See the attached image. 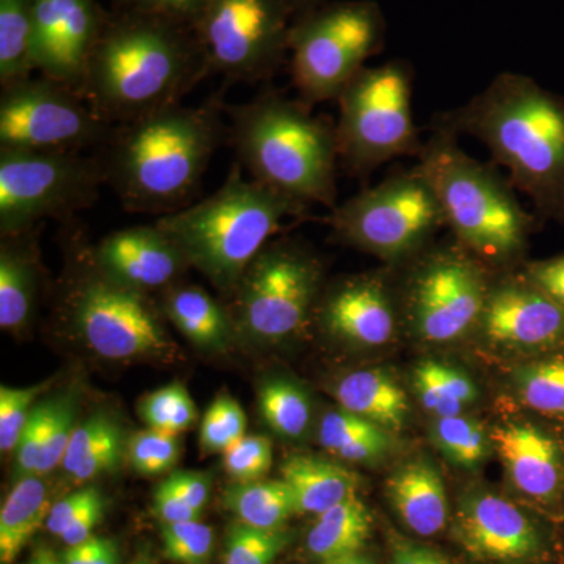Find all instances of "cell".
Segmentation results:
<instances>
[{
    "mask_svg": "<svg viewBox=\"0 0 564 564\" xmlns=\"http://www.w3.org/2000/svg\"><path fill=\"white\" fill-rule=\"evenodd\" d=\"M209 74L191 25L121 11L96 43L82 96L104 121L129 124L181 104Z\"/></svg>",
    "mask_w": 564,
    "mask_h": 564,
    "instance_id": "6da1fadb",
    "label": "cell"
},
{
    "mask_svg": "<svg viewBox=\"0 0 564 564\" xmlns=\"http://www.w3.org/2000/svg\"><path fill=\"white\" fill-rule=\"evenodd\" d=\"M221 99L169 107L115 126L99 150L104 180L129 214L165 215L195 203L214 152L229 140Z\"/></svg>",
    "mask_w": 564,
    "mask_h": 564,
    "instance_id": "7a4b0ae2",
    "label": "cell"
},
{
    "mask_svg": "<svg viewBox=\"0 0 564 564\" xmlns=\"http://www.w3.org/2000/svg\"><path fill=\"white\" fill-rule=\"evenodd\" d=\"M433 126L474 137L538 214L564 215V102L524 74L502 73Z\"/></svg>",
    "mask_w": 564,
    "mask_h": 564,
    "instance_id": "3957f363",
    "label": "cell"
},
{
    "mask_svg": "<svg viewBox=\"0 0 564 564\" xmlns=\"http://www.w3.org/2000/svg\"><path fill=\"white\" fill-rule=\"evenodd\" d=\"M225 111L236 161L252 181L307 206H337L336 124L274 91Z\"/></svg>",
    "mask_w": 564,
    "mask_h": 564,
    "instance_id": "277c9868",
    "label": "cell"
},
{
    "mask_svg": "<svg viewBox=\"0 0 564 564\" xmlns=\"http://www.w3.org/2000/svg\"><path fill=\"white\" fill-rule=\"evenodd\" d=\"M310 209L251 177L245 180L242 165L236 161L217 192L155 223L177 243L191 267L221 292H234L284 223L306 217Z\"/></svg>",
    "mask_w": 564,
    "mask_h": 564,
    "instance_id": "5b68a950",
    "label": "cell"
},
{
    "mask_svg": "<svg viewBox=\"0 0 564 564\" xmlns=\"http://www.w3.org/2000/svg\"><path fill=\"white\" fill-rule=\"evenodd\" d=\"M415 166L436 193L459 247L486 267L510 265L522 254L533 218L496 163L467 154L458 135L432 124Z\"/></svg>",
    "mask_w": 564,
    "mask_h": 564,
    "instance_id": "8992f818",
    "label": "cell"
},
{
    "mask_svg": "<svg viewBox=\"0 0 564 564\" xmlns=\"http://www.w3.org/2000/svg\"><path fill=\"white\" fill-rule=\"evenodd\" d=\"M413 90V66L391 61L366 66L340 93L337 148L351 176H369L393 159L417 158L425 141L414 121Z\"/></svg>",
    "mask_w": 564,
    "mask_h": 564,
    "instance_id": "52a82bcc",
    "label": "cell"
},
{
    "mask_svg": "<svg viewBox=\"0 0 564 564\" xmlns=\"http://www.w3.org/2000/svg\"><path fill=\"white\" fill-rule=\"evenodd\" d=\"M384 41L386 18L375 0L325 2L293 18L289 58L300 99L336 101Z\"/></svg>",
    "mask_w": 564,
    "mask_h": 564,
    "instance_id": "ba28073f",
    "label": "cell"
},
{
    "mask_svg": "<svg viewBox=\"0 0 564 564\" xmlns=\"http://www.w3.org/2000/svg\"><path fill=\"white\" fill-rule=\"evenodd\" d=\"M326 221L340 242L391 263L417 258L445 226L436 193L415 165L337 204Z\"/></svg>",
    "mask_w": 564,
    "mask_h": 564,
    "instance_id": "9c48e42d",
    "label": "cell"
},
{
    "mask_svg": "<svg viewBox=\"0 0 564 564\" xmlns=\"http://www.w3.org/2000/svg\"><path fill=\"white\" fill-rule=\"evenodd\" d=\"M106 184L98 155L0 150V232L31 231L47 218L90 209Z\"/></svg>",
    "mask_w": 564,
    "mask_h": 564,
    "instance_id": "30bf717a",
    "label": "cell"
},
{
    "mask_svg": "<svg viewBox=\"0 0 564 564\" xmlns=\"http://www.w3.org/2000/svg\"><path fill=\"white\" fill-rule=\"evenodd\" d=\"M293 18L285 0H207L193 29L210 74L252 84L288 61Z\"/></svg>",
    "mask_w": 564,
    "mask_h": 564,
    "instance_id": "8fae6325",
    "label": "cell"
},
{
    "mask_svg": "<svg viewBox=\"0 0 564 564\" xmlns=\"http://www.w3.org/2000/svg\"><path fill=\"white\" fill-rule=\"evenodd\" d=\"M113 131L115 126L104 121L82 93L50 77L2 88L0 150L99 151Z\"/></svg>",
    "mask_w": 564,
    "mask_h": 564,
    "instance_id": "7c38bea8",
    "label": "cell"
},
{
    "mask_svg": "<svg viewBox=\"0 0 564 564\" xmlns=\"http://www.w3.org/2000/svg\"><path fill=\"white\" fill-rule=\"evenodd\" d=\"M321 284V265L306 251L292 243H269L234 289V318L254 339H288L310 322Z\"/></svg>",
    "mask_w": 564,
    "mask_h": 564,
    "instance_id": "4fadbf2b",
    "label": "cell"
},
{
    "mask_svg": "<svg viewBox=\"0 0 564 564\" xmlns=\"http://www.w3.org/2000/svg\"><path fill=\"white\" fill-rule=\"evenodd\" d=\"M415 259L402 296L414 333L447 344L478 326L492 284L488 267L458 243Z\"/></svg>",
    "mask_w": 564,
    "mask_h": 564,
    "instance_id": "5bb4252c",
    "label": "cell"
},
{
    "mask_svg": "<svg viewBox=\"0 0 564 564\" xmlns=\"http://www.w3.org/2000/svg\"><path fill=\"white\" fill-rule=\"evenodd\" d=\"M65 306L74 329L104 358H143L172 350L147 293L107 276L91 250L88 270L66 295Z\"/></svg>",
    "mask_w": 564,
    "mask_h": 564,
    "instance_id": "9a60e30c",
    "label": "cell"
},
{
    "mask_svg": "<svg viewBox=\"0 0 564 564\" xmlns=\"http://www.w3.org/2000/svg\"><path fill=\"white\" fill-rule=\"evenodd\" d=\"M32 20L36 70L82 93L109 14L99 0H32Z\"/></svg>",
    "mask_w": 564,
    "mask_h": 564,
    "instance_id": "2e32d148",
    "label": "cell"
},
{
    "mask_svg": "<svg viewBox=\"0 0 564 564\" xmlns=\"http://www.w3.org/2000/svg\"><path fill=\"white\" fill-rule=\"evenodd\" d=\"M452 533L456 543L480 562L525 564L545 554L541 530L496 494H466L456 508Z\"/></svg>",
    "mask_w": 564,
    "mask_h": 564,
    "instance_id": "e0dca14e",
    "label": "cell"
},
{
    "mask_svg": "<svg viewBox=\"0 0 564 564\" xmlns=\"http://www.w3.org/2000/svg\"><path fill=\"white\" fill-rule=\"evenodd\" d=\"M478 328L492 344L544 347L564 336V307L521 273L492 282Z\"/></svg>",
    "mask_w": 564,
    "mask_h": 564,
    "instance_id": "ac0fdd59",
    "label": "cell"
},
{
    "mask_svg": "<svg viewBox=\"0 0 564 564\" xmlns=\"http://www.w3.org/2000/svg\"><path fill=\"white\" fill-rule=\"evenodd\" d=\"M91 251L107 276L141 293L173 288L182 270L191 267L158 223L111 232Z\"/></svg>",
    "mask_w": 564,
    "mask_h": 564,
    "instance_id": "d6986e66",
    "label": "cell"
},
{
    "mask_svg": "<svg viewBox=\"0 0 564 564\" xmlns=\"http://www.w3.org/2000/svg\"><path fill=\"white\" fill-rule=\"evenodd\" d=\"M321 321L336 339L381 347L391 343L397 332L399 304L383 274H362L328 292L322 302Z\"/></svg>",
    "mask_w": 564,
    "mask_h": 564,
    "instance_id": "ffe728a7",
    "label": "cell"
},
{
    "mask_svg": "<svg viewBox=\"0 0 564 564\" xmlns=\"http://www.w3.org/2000/svg\"><path fill=\"white\" fill-rule=\"evenodd\" d=\"M511 485L540 502H552L562 489V448L554 437L530 423H507L491 436Z\"/></svg>",
    "mask_w": 564,
    "mask_h": 564,
    "instance_id": "44dd1931",
    "label": "cell"
},
{
    "mask_svg": "<svg viewBox=\"0 0 564 564\" xmlns=\"http://www.w3.org/2000/svg\"><path fill=\"white\" fill-rule=\"evenodd\" d=\"M386 494L408 529L434 536L448 521V500L440 470L429 459L404 463L389 477Z\"/></svg>",
    "mask_w": 564,
    "mask_h": 564,
    "instance_id": "7402d4cb",
    "label": "cell"
},
{
    "mask_svg": "<svg viewBox=\"0 0 564 564\" xmlns=\"http://www.w3.org/2000/svg\"><path fill=\"white\" fill-rule=\"evenodd\" d=\"M281 474L299 513L321 516L356 496L358 489V475L318 456L293 455L282 464Z\"/></svg>",
    "mask_w": 564,
    "mask_h": 564,
    "instance_id": "603a6c76",
    "label": "cell"
},
{
    "mask_svg": "<svg viewBox=\"0 0 564 564\" xmlns=\"http://www.w3.org/2000/svg\"><path fill=\"white\" fill-rule=\"evenodd\" d=\"M0 248V326L22 332L31 322L39 292V261L24 232L2 236Z\"/></svg>",
    "mask_w": 564,
    "mask_h": 564,
    "instance_id": "cb8c5ba5",
    "label": "cell"
},
{
    "mask_svg": "<svg viewBox=\"0 0 564 564\" xmlns=\"http://www.w3.org/2000/svg\"><path fill=\"white\" fill-rule=\"evenodd\" d=\"M336 399L345 411L377 423L389 433L403 430L410 406L406 393L383 370H356L340 380Z\"/></svg>",
    "mask_w": 564,
    "mask_h": 564,
    "instance_id": "d4e9b609",
    "label": "cell"
},
{
    "mask_svg": "<svg viewBox=\"0 0 564 564\" xmlns=\"http://www.w3.org/2000/svg\"><path fill=\"white\" fill-rule=\"evenodd\" d=\"M163 311L173 325L198 347L223 350L231 340V315L198 285L166 289Z\"/></svg>",
    "mask_w": 564,
    "mask_h": 564,
    "instance_id": "484cf974",
    "label": "cell"
},
{
    "mask_svg": "<svg viewBox=\"0 0 564 564\" xmlns=\"http://www.w3.org/2000/svg\"><path fill=\"white\" fill-rule=\"evenodd\" d=\"M121 426L110 415L96 414L76 426L62 467L76 481H87L117 469L124 456Z\"/></svg>",
    "mask_w": 564,
    "mask_h": 564,
    "instance_id": "4316f807",
    "label": "cell"
},
{
    "mask_svg": "<svg viewBox=\"0 0 564 564\" xmlns=\"http://www.w3.org/2000/svg\"><path fill=\"white\" fill-rule=\"evenodd\" d=\"M372 530V514L358 494L317 516L306 545L322 563L359 554Z\"/></svg>",
    "mask_w": 564,
    "mask_h": 564,
    "instance_id": "83f0119b",
    "label": "cell"
},
{
    "mask_svg": "<svg viewBox=\"0 0 564 564\" xmlns=\"http://www.w3.org/2000/svg\"><path fill=\"white\" fill-rule=\"evenodd\" d=\"M40 475L22 478L0 511V562L11 564L50 516L47 486Z\"/></svg>",
    "mask_w": 564,
    "mask_h": 564,
    "instance_id": "f1b7e54d",
    "label": "cell"
},
{
    "mask_svg": "<svg viewBox=\"0 0 564 564\" xmlns=\"http://www.w3.org/2000/svg\"><path fill=\"white\" fill-rule=\"evenodd\" d=\"M321 443L339 458L367 463L388 454L392 440L388 430L340 408L323 417Z\"/></svg>",
    "mask_w": 564,
    "mask_h": 564,
    "instance_id": "f546056e",
    "label": "cell"
},
{
    "mask_svg": "<svg viewBox=\"0 0 564 564\" xmlns=\"http://www.w3.org/2000/svg\"><path fill=\"white\" fill-rule=\"evenodd\" d=\"M226 507L239 522L256 529L280 530L299 513L291 488L284 480L236 484L226 491Z\"/></svg>",
    "mask_w": 564,
    "mask_h": 564,
    "instance_id": "4dcf8cb0",
    "label": "cell"
},
{
    "mask_svg": "<svg viewBox=\"0 0 564 564\" xmlns=\"http://www.w3.org/2000/svg\"><path fill=\"white\" fill-rule=\"evenodd\" d=\"M35 70L32 0H0V85L31 79Z\"/></svg>",
    "mask_w": 564,
    "mask_h": 564,
    "instance_id": "1f68e13d",
    "label": "cell"
},
{
    "mask_svg": "<svg viewBox=\"0 0 564 564\" xmlns=\"http://www.w3.org/2000/svg\"><path fill=\"white\" fill-rule=\"evenodd\" d=\"M413 384L425 410L436 417L459 415L477 399V388L466 373L434 359L417 364Z\"/></svg>",
    "mask_w": 564,
    "mask_h": 564,
    "instance_id": "d6a6232c",
    "label": "cell"
},
{
    "mask_svg": "<svg viewBox=\"0 0 564 564\" xmlns=\"http://www.w3.org/2000/svg\"><path fill=\"white\" fill-rule=\"evenodd\" d=\"M262 419L274 433L299 440L311 422V402L299 386L285 380L263 384L259 393Z\"/></svg>",
    "mask_w": 564,
    "mask_h": 564,
    "instance_id": "836d02e7",
    "label": "cell"
},
{
    "mask_svg": "<svg viewBox=\"0 0 564 564\" xmlns=\"http://www.w3.org/2000/svg\"><path fill=\"white\" fill-rule=\"evenodd\" d=\"M433 443L455 466L474 469L488 454L484 426L464 415L437 417L432 425Z\"/></svg>",
    "mask_w": 564,
    "mask_h": 564,
    "instance_id": "e575fe53",
    "label": "cell"
},
{
    "mask_svg": "<svg viewBox=\"0 0 564 564\" xmlns=\"http://www.w3.org/2000/svg\"><path fill=\"white\" fill-rule=\"evenodd\" d=\"M522 402L545 414L564 415V358L532 362L516 375Z\"/></svg>",
    "mask_w": 564,
    "mask_h": 564,
    "instance_id": "d590c367",
    "label": "cell"
},
{
    "mask_svg": "<svg viewBox=\"0 0 564 564\" xmlns=\"http://www.w3.org/2000/svg\"><path fill=\"white\" fill-rule=\"evenodd\" d=\"M140 413L150 429L174 436L191 430L198 415L191 393L180 383L165 386L147 395Z\"/></svg>",
    "mask_w": 564,
    "mask_h": 564,
    "instance_id": "8d00e7d4",
    "label": "cell"
},
{
    "mask_svg": "<svg viewBox=\"0 0 564 564\" xmlns=\"http://www.w3.org/2000/svg\"><path fill=\"white\" fill-rule=\"evenodd\" d=\"M291 540L284 529H256L239 522L229 530L225 564H272Z\"/></svg>",
    "mask_w": 564,
    "mask_h": 564,
    "instance_id": "74e56055",
    "label": "cell"
},
{
    "mask_svg": "<svg viewBox=\"0 0 564 564\" xmlns=\"http://www.w3.org/2000/svg\"><path fill=\"white\" fill-rule=\"evenodd\" d=\"M247 415L237 400L220 395L204 414L199 443L203 451L225 455L247 434Z\"/></svg>",
    "mask_w": 564,
    "mask_h": 564,
    "instance_id": "f35d334b",
    "label": "cell"
},
{
    "mask_svg": "<svg viewBox=\"0 0 564 564\" xmlns=\"http://www.w3.org/2000/svg\"><path fill=\"white\" fill-rule=\"evenodd\" d=\"M177 437L152 429L137 433L128 445L133 469L141 475L169 473L180 459L181 445Z\"/></svg>",
    "mask_w": 564,
    "mask_h": 564,
    "instance_id": "ab89813d",
    "label": "cell"
},
{
    "mask_svg": "<svg viewBox=\"0 0 564 564\" xmlns=\"http://www.w3.org/2000/svg\"><path fill=\"white\" fill-rule=\"evenodd\" d=\"M162 541L165 555L182 564H204L214 549L210 527L199 521L163 524Z\"/></svg>",
    "mask_w": 564,
    "mask_h": 564,
    "instance_id": "60d3db41",
    "label": "cell"
},
{
    "mask_svg": "<svg viewBox=\"0 0 564 564\" xmlns=\"http://www.w3.org/2000/svg\"><path fill=\"white\" fill-rule=\"evenodd\" d=\"M44 386L32 388H0V448L11 452L20 443L21 434L28 425L33 404Z\"/></svg>",
    "mask_w": 564,
    "mask_h": 564,
    "instance_id": "b9f144b4",
    "label": "cell"
},
{
    "mask_svg": "<svg viewBox=\"0 0 564 564\" xmlns=\"http://www.w3.org/2000/svg\"><path fill=\"white\" fill-rule=\"evenodd\" d=\"M273 464V445L265 436H245L225 454V469L237 484L262 480Z\"/></svg>",
    "mask_w": 564,
    "mask_h": 564,
    "instance_id": "7bdbcfd3",
    "label": "cell"
},
{
    "mask_svg": "<svg viewBox=\"0 0 564 564\" xmlns=\"http://www.w3.org/2000/svg\"><path fill=\"white\" fill-rule=\"evenodd\" d=\"M74 419H76V399L74 397L65 395L52 399V414L50 425H47L46 443H44L36 475L50 474L55 467L62 466L70 436L76 430Z\"/></svg>",
    "mask_w": 564,
    "mask_h": 564,
    "instance_id": "ee69618b",
    "label": "cell"
},
{
    "mask_svg": "<svg viewBox=\"0 0 564 564\" xmlns=\"http://www.w3.org/2000/svg\"><path fill=\"white\" fill-rule=\"evenodd\" d=\"M52 414V400L36 404L33 408L31 419L21 434L17 448V473L21 477L36 475L44 443H46L47 425Z\"/></svg>",
    "mask_w": 564,
    "mask_h": 564,
    "instance_id": "f6af8a7d",
    "label": "cell"
},
{
    "mask_svg": "<svg viewBox=\"0 0 564 564\" xmlns=\"http://www.w3.org/2000/svg\"><path fill=\"white\" fill-rule=\"evenodd\" d=\"M122 11L152 14L195 28L207 0H118Z\"/></svg>",
    "mask_w": 564,
    "mask_h": 564,
    "instance_id": "bcb514c9",
    "label": "cell"
},
{
    "mask_svg": "<svg viewBox=\"0 0 564 564\" xmlns=\"http://www.w3.org/2000/svg\"><path fill=\"white\" fill-rule=\"evenodd\" d=\"M524 276L545 295L564 307V256L549 261L532 262L525 267Z\"/></svg>",
    "mask_w": 564,
    "mask_h": 564,
    "instance_id": "7dc6e473",
    "label": "cell"
},
{
    "mask_svg": "<svg viewBox=\"0 0 564 564\" xmlns=\"http://www.w3.org/2000/svg\"><path fill=\"white\" fill-rule=\"evenodd\" d=\"M101 491L98 488H85L80 491L69 494L61 502L51 507L50 516H47L46 527L52 534L62 536L63 532L68 529L70 522L77 514L88 507L99 496Z\"/></svg>",
    "mask_w": 564,
    "mask_h": 564,
    "instance_id": "c3c4849f",
    "label": "cell"
},
{
    "mask_svg": "<svg viewBox=\"0 0 564 564\" xmlns=\"http://www.w3.org/2000/svg\"><path fill=\"white\" fill-rule=\"evenodd\" d=\"M65 564H118V547L109 538L91 536L84 543L68 547L63 555Z\"/></svg>",
    "mask_w": 564,
    "mask_h": 564,
    "instance_id": "681fc988",
    "label": "cell"
},
{
    "mask_svg": "<svg viewBox=\"0 0 564 564\" xmlns=\"http://www.w3.org/2000/svg\"><path fill=\"white\" fill-rule=\"evenodd\" d=\"M163 484L196 510L203 511L209 500L210 480L206 474L174 473Z\"/></svg>",
    "mask_w": 564,
    "mask_h": 564,
    "instance_id": "f907efd6",
    "label": "cell"
},
{
    "mask_svg": "<svg viewBox=\"0 0 564 564\" xmlns=\"http://www.w3.org/2000/svg\"><path fill=\"white\" fill-rule=\"evenodd\" d=\"M154 508L163 524L199 521L203 514V511L196 510L192 505L184 502L165 484L155 489Z\"/></svg>",
    "mask_w": 564,
    "mask_h": 564,
    "instance_id": "816d5d0a",
    "label": "cell"
},
{
    "mask_svg": "<svg viewBox=\"0 0 564 564\" xmlns=\"http://www.w3.org/2000/svg\"><path fill=\"white\" fill-rule=\"evenodd\" d=\"M104 508H106V500L102 494H99L88 507H85L79 514L74 518L68 529L62 534V541L68 547L84 543L93 536V530L99 525L104 516Z\"/></svg>",
    "mask_w": 564,
    "mask_h": 564,
    "instance_id": "f5cc1de1",
    "label": "cell"
},
{
    "mask_svg": "<svg viewBox=\"0 0 564 564\" xmlns=\"http://www.w3.org/2000/svg\"><path fill=\"white\" fill-rule=\"evenodd\" d=\"M391 564H448V562L432 549L411 543H397L393 545Z\"/></svg>",
    "mask_w": 564,
    "mask_h": 564,
    "instance_id": "db71d44e",
    "label": "cell"
},
{
    "mask_svg": "<svg viewBox=\"0 0 564 564\" xmlns=\"http://www.w3.org/2000/svg\"><path fill=\"white\" fill-rule=\"evenodd\" d=\"M293 11V17L304 13V11L315 9V7L322 6V3L328 2V0H285Z\"/></svg>",
    "mask_w": 564,
    "mask_h": 564,
    "instance_id": "11a10c76",
    "label": "cell"
},
{
    "mask_svg": "<svg viewBox=\"0 0 564 564\" xmlns=\"http://www.w3.org/2000/svg\"><path fill=\"white\" fill-rule=\"evenodd\" d=\"M323 564H373L369 558L362 556L361 554H356L351 556H345V558L334 560V562L323 563Z\"/></svg>",
    "mask_w": 564,
    "mask_h": 564,
    "instance_id": "9f6ffc18",
    "label": "cell"
},
{
    "mask_svg": "<svg viewBox=\"0 0 564 564\" xmlns=\"http://www.w3.org/2000/svg\"><path fill=\"white\" fill-rule=\"evenodd\" d=\"M31 564H65L57 562V560L54 558L50 554V552L43 551L40 552V554H36L35 558L32 560Z\"/></svg>",
    "mask_w": 564,
    "mask_h": 564,
    "instance_id": "6f0895ef",
    "label": "cell"
},
{
    "mask_svg": "<svg viewBox=\"0 0 564 564\" xmlns=\"http://www.w3.org/2000/svg\"><path fill=\"white\" fill-rule=\"evenodd\" d=\"M133 564H151L150 556L148 555H141L140 558H137Z\"/></svg>",
    "mask_w": 564,
    "mask_h": 564,
    "instance_id": "680465c9",
    "label": "cell"
}]
</instances>
